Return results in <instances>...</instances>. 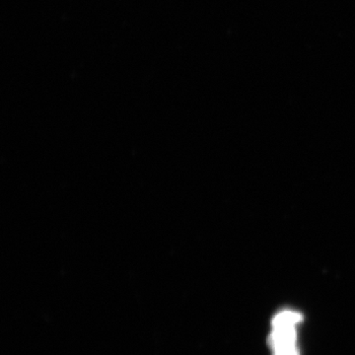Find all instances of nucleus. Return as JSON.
I'll return each mask as SVG.
<instances>
[{"label":"nucleus","mask_w":355,"mask_h":355,"mask_svg":"<svg viewBox=\"0 0 355 355\" xmlns=\"http://www.w3.org/2000/svg\"><path fill=\"white\" fill-rule=\"evenodd\" d=\"M301 320V314L291 310L282 311L275 317L272 335L268 338L273 355H299L296 326Z\"/></svg>","instance_id":"1"}]
</instances>
